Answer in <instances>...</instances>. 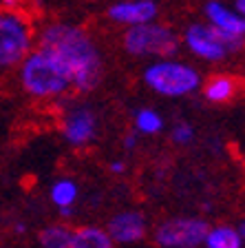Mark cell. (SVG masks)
I'll list each match as a JSON object with an SVG mask.
<instances>
[{"label": "cell", "instance_id": "obj_11", "mask_svg": "<svg viewBox=\"0 0 245 248\" xmlns=\"http://www.w3.org/2000/svg\"><path fill=\"white\" fill-rule=\"evenodd\" d=\"M108 20L119 27H133L142 22L157 20L159 2L157 0H115L106 9Z\"/></svg>", "mask_w": 245, "mask_h": 248}, {"label": "cell", "instance_id": "obj_6", "mask_svg": "<svg viewBox=\"0 0 245 248\" xmlns=\"http://www.w3.org/2000/svg\"><path fill=\"white\" fill-rule=\"evenodd\" d=\"M181 45L190 51V56H194L201 62H210V64L228 60L232 53L243 49L241 45L221 36L219 31L215 27H210L205 20L190 22L181 33Z\"/></svg>", "mask_w": 245, "mask_h": 248}, {"label": "cell", "instance_id": "obj_8", "mask_svg": "<svg viewBox=\"0 0 245 248\" xmlns=\"http://www.w3.org/2000/svg\"><path fill=\"white\" fill-rule=\"evenodd\" d=\"M62 138L73 149H86L93 144L100 131V118L91 104H73L64 111L60 124Z\"/></svg>", "mask_w": 245, "mask_h": 248}, {"label": "cell", "instance_id": "obj_3", "mask_svg": "<svg viewBox=\"0 0 245 248\" xmlns=\"http://www.w3.org/2000/svg\"><path fill=\"white\" fill-rule=\"evenodd\" d=\"M144 84L153 93L168 100L188 98L201 89V73L190 62L174 58H157L142 71Z\"/></svg>", "mask_w": 245, "mask_h": 248}, {"label": "cell", "instance_id": "obj_16", "mask_svg": "<svg viewBox=\"0 0 245 248\" xmlns=\"http://www.w3.org/2000/svg\"><path fill=\"white\" fill-rule=\"evenodd\" d=\"M77 197H80V186L73 177H58L49 188V200L56 208L75 206Z\"/></svg>", "mask_w": 245, "mask_h": 248}, {"label": "cell", "instance_id": "obj_5", "mask_svg": "<svg viewBox=\"0 0 245 248\" xmlns=\"http://www.w3.org/2000/svg\"><path fill=\"white\" fill-rule=\"evenodd\" d=\"M33 42L36 31L20 9H0V71L18 67Z\"/></svg>", "mask_w": 245, "mask_h": 248}, {"label": "cell", "instance_id": "obj_17", "mask_svg": "<svg viewBox=\"0 0 245 248\" xmlns=\"http://www.w3.org/2000/svg\"><path fill=\"white\" fill-rule=\"evenodd\" d=\"M166 126L163 115L153 107H139L133 115V129L139 135H159Z\"/></svg>", "mask_w": 245, "mask_h": 248}, {"label": "cell", "instance_id": "obj_18", "mask_svg": "<svg viewBox=\"0 0 245 248\" xmlns=\"http://www.w3.org/2000/svg\"><path fill=\"white\" fill-rule=\"evenodd\" d=\"M170 138L177 146H188L194 140V126L190 122H177L170 131Z\"/></svg>", "mask_w": 245, "mask_h": 248}, {"label": "cell", "instance_id": "obj_20", "mask_svg": "<svg viewBox=\"0 0 245 248\" xmlns=\"http://www.w3.org/2000/svg\"><path fill=\"white\" fill-rule=\"evenodd\" d=\"M108 170H111L113 175H124V173H126V162H122V160H113L111 164H108Z\"/></svg>", "mask_w": 245, "mask_h": 248}, {"label": "cell", "instance_id": "obj_1", "mask_svg": "<svg viewBox=\"0 0 245 248\" xmlns=\"http://www.w3.org/2000/svg\"><path fill=\"white\" fill-rule=\"evenodd\" d=\"M38 49L64 69L80 93H91L104 78V58L91 31L73 22H49L38 31Z\"/></svg>", "mask_w": 245, "mask_h": 248}, {"label": "cell", "instance_id": "obj_25", "mask_svg": "<svg viewBox=\"0 0 245 248\" xmlns=\"http://www.w3.org/2000/svg\"><path fill=\"white\" fill-rule=\"evenodd\" d=\"M88 2H97V0H88Z\"/></svg>", "mask_w": 245, "mask_h": 248}, {"label": "cell", "instance_id": "obj_4", "mask_svg": "<svg viewBox=\"0 0 245 248\" xmlns=\"http://www.w3.org/2000/svg\"><path fill=\"white\" fill-rule=\"evenodd\" d=\"M181 38L173 27L150 20L142 25L124 27L122 49L133 58H174Z\"/></svg>", "mask_w": 245, "mask_h": 248}, {"label": "cell", "instance_id": "obj_13", "mask_svg": "<svg viewBox=\"0 0 245 248\" xmlns=\"http://www.w3.org/2000/svg\"><path fill=\"white\" fill-rule=\"evenodd\" d=\"M113 239L108 237L106 228L102 226H80L73 228V242L71 248H111Z\"/></svg>", "mask_w": 245, "mask_h": 248}, {"label": "cell", "instance_id": "obj_19", "mask_svg": "<svg viewBox=\"0 0 245 248\" xmlns=\"http://www.w3.org/2000/svg\"><path fill=\"white\" fill-rule=\"evenodd\" d=\"M139 144V133L137 131H130V133L124 135V149L126 151H135Z\"/></svg>", "mask_w": 245, "mask_h": 248}, {"label": "cell", "instance_id": "obj_2", "mask_svg": "<svg viewBox=\"0 0 245 248\" xmlns=\"http://www.w3.org/2000/svg\"><path fill=\"white\" fill-rule=\"evenodd\" d=\"M22 91L38 102H56L73 89L64 69L42 49H31L18 64Z\"/></svg>", "mask_w": 245, "mask_h": 248}, {"label": "cell", "instance_id": "obj_14", "mask_svg": "<svg viewBox=\"0 0 245 248\" xmlns=\"http://www.w3.org/2000/svg\"><path fill=\"white\" fill-rule=\"evenodd\" d=\"M205 248H241L243 242L239 237V231L232 224H216L210 226L203 239Z\"/></svg>", "mask_w": 245, "mask_h": 248}, {"label": "cell", "instance_id": "obj_21", "mask_svg": "<svg viewBox=\"0 0 245 248\" xmlns=\"http://www.w3.org/2000/svg\"><path fill=\"white\" fill-rule=\"evenodd\" d=\"M22 0H0V7L2 9H20Z\"/></svg>", "mask_w": 245, "mask_h": 248}, {"label": "cell", "instance_id": "obj_10", "mask_svg": "<svg viewBox=\"0 0 245 248\" xmlns=\"http://www.w3.org/2000/svg\"><path fill=\"white\" fill-rule=\"evenodd\" d=\"M108 237L113 239V246H133V244H142L144 239L150 235L148 217L142 211H117L108 217L106 224Z\"/></svg>", "mask_w": 245, "mask_h": 248}, {"label": "cell", "instance_id": "obj_9", "mask_svg": "<svg viewBox=\"0 0 245 248\" xmlns=\"http://www.w3.org/2000/svg\"><path fill=\"white\" fill-rule=\"evenodd\" d=\"M203 20L228 40L245 46V18L236 11L230 0H205Z\"/></svg>", "mask_w": 245, "mask_h": 248}, {"label": "cell", "instance_id": "obj_22", "mask_svg": "<svg viewBox=\"0 0 245 248\" xmlns=\"http://www.w3.org/2000/svg\"><path fill=\"white\" fill-rule=\"evenodd\" d=\"M73 213H75V206H62V208H58V215H60L62 219H69V217H73Z\"/></svg>", "mask_w": 245, "mask_h": 248}, {"label": "cell", "instance_id": "obj_24", "mask_svg": "<svg viewBox=\"0 0 245 248\" xmlns=\"http://www.w3.org/2000/svg\"><path fill=\"white\" fill-rule=\"evenodd\" d=\"M27 231V224H15V232H25Z\"/></svg>", "mask_w": 245, "mask_h": 248}, {"label": "cell", "instance_id": "obj_12", "mask_svg": "<svg viewBox=\"0 0 245 248\" xmlns=\"http://www.w3.org/2000/svg\"><path fill=\"white\" fill-rule=\"evenodd\" d=\"M241 82L232 73H215L205 82H201V93L210 104H225L239 95Z\"/></svg>", "mask_w": 245, "mask_h": 248}, {"label": "cell", "instance_id": "obj_23", "mask_svg": "<svg viewBox=\"0 0 245 248\" xmlns=\"http://www.w3.org/2000/svg\"><path fill=\"white\" fill-rule=\"evenodd\" d=\"M236 226V231H239V237H241V242H243V246H245V217L241 219L239 224H234Z\"/></svg>", "mask_w": 245, "mask_h": 248}, {"label": "cell", "instance_id": "obj_15", "mask_svg": "<svg viewBox=\"0 0 245 248\" xmlns=\"http://www.w3.org/2000/svg\"><path fill=\"white\" fill-rule=\"evenodd\" d=\"M73 228L64 222H56L44 226L38 232V244L42 248H71Z\"/></svg>", "mask_w": 245, "mask_h": 248}, {"label": "cell", "instance_id": "obj_7", "mask_svg": "<svg viewBox=\"0 0 245 248\" xmlns=\"http://www.w3.org/2000/svg\"><path fill=\"white\" fill-rule=\"evenodd\" d=\"M210 224L201 217H170L155 226L153 242L161 248H197L203 246Z\"/></svg>", "mask_w": 245, "mask_h": 248}]
</instances>
